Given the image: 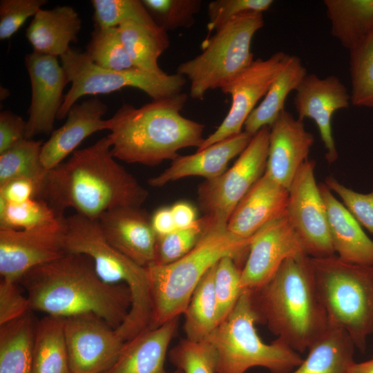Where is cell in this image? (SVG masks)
<instances>
[{"label": "cell", "instance_id": "15", "mask_svg": "<svg viewBox=\"0 0 373 373\" xmlns=\"http://www.w3.org/2000/svg\"><path fill=\"white\" fill-rule=\"evenodd\" d=\"M64 219L57 224L33 229H0L1 279L18 283L30 270L67 254Z\"/></svg>", "mask_w": 373, "mask_h": 373}, {"label": "cell", "instance_id": "27", "mask_svg": "<svg viewBox=\"0 0 373 373\" xmlns=\"http://www.w3.org/2000/svg\"><path fill=\"white\" fill-rule=\"evenodd\" d=\"M356 347L348 334L329 325L309 348L302 363L289 373H349Z\"/></svg>", "mask_w": 373, "mask_h": 373}, {"label": "cell", "instance_id": "47", "mask_svg": "<svg viewBox=\"0 0 373 373\" xmlns=\"http://www.w3.org/2000/svg\"><path fill=\"white\" fill-rule=\"evenodd\" d=\"M26 121L9 111L0 113V153L26 140Z\"/></svg>", "mask_w": 373, "mask_h": 373}, {"label": "cell", "instance_id": "39", "mask_svg": "<svg viewBox=\"0 0 373 373\" xmlns=\"http://www.w3.org/2000/svg\"><path fill=\"white\" fill-rule=\"evenodd\" d=\"M169 358L183 373H216L217 354L206 340H181L170 350Z\"/></svg>", "mask_w": 373, "mask_h": 373}, {"label": "cell", "instance_id": "43", "mask_svg": "<svg viewBox=\"0 0 373 373\" xmlns=\"http://www.w3.org/2000/svg\"><path fill=\"white\" fill-rule=\"evenodd\" d=\"M272 0H215L207 7L208 36L211 37L232 18L247 12L263 13L274 3Z\"/></svg>", "mask_w": 373, "mask_h": 373}, {"label": "cell", "instance_id": "40", "mask_svg": "<svg viewBox=\"0 0 373 373\" xmlns=\"http://www.w3.org/2000/svg\"><path fill=\"white\" fill-rule=\"evenodd\" d=\"M142 3L166 32L192 26L202 5L200 0H143Z\"/></svg>", "mask_w": 373, "mask_h": 373}, {"label": "cell", "instance_id": "10", "mask_svg": "<svg viewBox=\"0 0 373 373\" xmlns=\"http://www.w3.org/2000/svg\"><path fill=\"white\" fill-rule=\"evenodd\" d=\"M60 58L71 87L64 95L57 117L59 119H64L71 107L84 95L106 94L131 87L156 100L182 93L186 84V78L177 73L157 75L135 68L124 70L105 69L94 64L86 52L72 49Z\"/></svg>", "mask_w": 373, "mask_h": 373}, {"label": "cell", "instance_id": "34", "mask_svg": "<svg viewBox=\"0 0 373 373\" xmlns=\"http://www.w3.org/2000/svg\"><path fill=\"white\" fill-rule=\"evenodd\" d=\"M43 144L41 140L26 139L0 153V185L14 178H26L37 184L39 193L48 172L41 161Z\"/></svg>", "mask_w": 373, "mask_h": 373}, {"label": "cell", "instance_id": "30", "mask_svg": "<svg viewBox=\"0 0 373 373\" xmlns=\"http://www.w3.org/2000/svg\"><path fill=\"white\" fill-rule=\"evenodd\" d=\"M332 35L349 50L373 34V0H325Z\"/></svg>", "mask_w": 373, "mask_h": 373}, {"label": "cell", "instance_id": "37", "mask_svg": "<svg viewBox=\"0 0 373 373\" xmlns=\"http://www.w3.org/2000/svg\"><path fill=\"white\" fill-rule=\"evenodd\" d=\"M351 103L373 107V34L350 50Z\"/></svg>", "mask_w": 373, "mask_h": 373}, {"label": "cell", "instance_id": "33", "mask_svg": "<svg viewBox=\"0 0 373 373\" xmlns=\"http://www.w3.org/2000/svg\"><path fill=\"white\" fill-rule=\"evenodd\" d=\"M117 28L135 68L157 75L166 74L160 67L158 59L169 46L168 35H160L132 21L122 22Z\"/></svg>", "mask_w": 373, "mask_h": 373}, {"label": "cell", "instance_id": "26", "mask_svg": "<svg viewBox=\"0 0 373 373\" xmlns=\"http://www.w3.org/2000/svg\"><path fill=\"white\" fill-rule=\"evenodd\" d=\"M82 27L77 12L71 6L41 8L26 29V37L34 52L61 57L70 50V44L77 42Z\"/></svg>", "mask_w": 373, "mask_h": 373}, {"label": "cell", "instance_id": "35", "mask_svg": "<svg viewBox=\"0 0 373 373\" xmlns=\"http://www.w3.org/2000/svg\"><path fill=\"white\" fill-rule=\"evenodd\" d=\"M64 218L41 198L8 203L0 198V229H33L57 224Z\"/></svg>", "mask_w": 373, "mask_h": 373}, {"label": "cell", "instance_id": "51", "mask_svg": "<svg viewBox=\"0 0 373 373\" xmlns=\"http://www.w3.org/2000/svg\"><path fill=\"white\" fill-rule=\"evenodd\" d=\"M349 373H373V358L362 363L354 362Z\"/></svg>", "mask_w": 373, "mask_h": 373}, {"label": "cell", "instance_id": "8", "mask_svg": "<svg viewBox=\"0 0 373 373\" xmlns=\"http://www.w3.org/2000/svg\"><path fill=\"white\" fill-rule=\"evenodd\" d=\"M311 262L329 324L345 331L364 352L373 334V266L346 262L336 254Z\"/></svg>", "mask_w": 373, "mask_h": 373}, {"label": "cell", "instance_id": "3", "mask_svg": "<svg viewBox=\"0 0 373 373\" xmlns=\"http://www.w3.org/2000/svg\"><path fill=\"white\" fill-rule=\"evenodd\" d=\"M187 97L180 93L140 107L123 104L106 119L113 155L127 163L154 166L174 160L180 149H198L204 140V125L181 115Z\"/></svg>", "mask_w": 373, "mask_h": 373}, {"label": "cell", "instance_id": "46", "mask_svg": "<svg viewBox=\"0 0 373 373\" xmlns=\"http://www.w3.org/2000/svg\"><path fill=\"white\" fill-rule=\"evenodd\" d=\"M17 283L1 279L0 325L17 319L31 311L28 296L23 295Z\"/></svg>", "mask_w": 373, "mask_h": 373}, {"label": "cell", "instance_id": "12", "mask_svg": "<svg viewBox=\"0 0 373 373\" xmlns=\"http://www.w3.org/2000/svg\"><path fill=\"white\" fill-rule=\"evenodd\" d=\"M316 162L308 159L298 171L289 189L288 220L305 253L310 258L335 255L325 204L315 178Z\"/></svg>", "mask_w": 373, "mask_h": 373}, {"label": "cell", "instance_id": "18", "mask_svg": "<svg viewBox=\"0 0 373 373\" xmlns=\"http://www.w3.org/2000/svg\"><path fill=\"white\" fill-rule=\"evenodd\" d=\"M350 103L347 88L334 75L319 78L315 74H307L296 90L294 104L298 118L303 121L309 118L315 122L329 164L338 159L332 133V116L338 110L347 108Z\"/></svg>", "mask_w": 373, "mask_h": 373}, {"label": "cell", "instance_id": "1", "mask_svg": "<svg viewBox=\"0 0 373 373\" xmlns=\"http://www.w3.org/2000/svg\"><path fill=\"white\" fill-rule=\"evenodd\" d=\"M147 190L117 161L105 136L75 151L48 171L37 198L44 200L59 217L73 208L76 213L97 220L104 212L122 207H141Z\"/></svg>", "mask_w": 373, "mask_h": 373}, {"label": "cell", "instance_id": "36", "mask_svg": "<svg viewBox=\"0 0 373 373\" xmlns=\"http://www.w3.org/2000/svg\"><path fill=\"white\" fill-rule=\"evenodd\" d=\"M95 26L117 27L126 21H135L151 31L167 35L153 19L142 1L139 0H92Z\"/></svg>", "mask_w": 373, "mask_h": 373}, {"label": "cell", "instance_id": "50", "mask_svg": "<svg viewBox=\"0 0 373 373\" xmlns=\"http://www.w3.org/2000/svg\"><path fill=\"white\" fill-rule=\"evenodd\" d=\"M171 209L177 229L189 227L198 220L195 209L188 202H176Z\"/></svg>", "mask_w": 373, "mask_h": 373}, {"label": "cell", "instance_id": "38", "mask_svg": "<svg viewBox=\"0 0 373 373\" xmlns=\"http://www.w3.org/2000/svg\"><path fill=\"white\" fill-rule=\"evenodd\" d=\"M86 54L97 66L113 70L134 68L117 27L95 26Z\"/></svg>", "mask_w": 373, "mask_h": 373}, {"label": "cell", "instance_id": "23", "mask_svg": "<svg viewBox=\"0 0 373 373\" xmlns=\"http://www.w3.org/2000/svg\"><path fill=\"white\" fill-rule=\"evenodd\" d=\"M252 135L245 131L218 142L195 153L178 155L162 173L148 180L153 187L189 176H201L206 180L222 175L229 162L240 155L250 142Z\"/></svg>", "mask_w": 373, "mask_h": 373}, {"label": "cell", "instance_id": "32", "mask_svg": "<svg viewBox=\"0 0 373 373\" xmlns=\"http://www.w3.org/2000/svg\"><path fill=\"white\" fill-rule=\"evenodd\" d=\"M216 264L196 286L184 313L183 327L189 340L205 341L220 323L214 289Z\"/></svg>", "mask_w": 373, "mask_h": 373}, {"label": "cell", "instance_id": "7", "mask_svg": "<svg viewBox=\"0 0 373 373\" xmlns=\"http://www.w3.org/2000/svg\"><path fill=\"white\" fill-rule=\"evenodd\" d=\"M258 323L253 292L243 289L231 312L206 339L217 354L216 373H245L254 367L289 373L302 363L299 353L280 339L265 343L257 332Z\"/></svg>", "mask_w": 373, "mask_h": 373}, {"label": "cell", "instance_id": "49", "mask_svg": "<svg viewBox=\"0 0 373 373\" xmlns=\"http://www.w3.org/2000/svg\"><path fill=\"white\" fill-rule=\"evenodd\" d=\"M151 221L157 236L166 235L177 229L171 207H162L156 210Z\"/></svg>", "mask_w": 373, "mask_h": 373}, {"label": "cell", "instance_id": "4", "mask_svg": "<svg viewBox=\"0 0 373 373\" xmlns=\"http://www.w3.org/2000/svg\"><path fill=\"white\" fill-rule=\"evenodd\" d=\"M252 292L260 323L298 353L329 327L311 258L305 253L287 259L267 283Z\"/></svg>", "mask_w": 373, "mask_h": 373}, {"label": "cell", "instance_id": "24", "mask_svg": "<svg viewBox=\"0 0 373 373\" xmlns=\"http://www.w3.org/2000/svg\"><path fill=\"white\" fill-rule=\"evenodd\" d=\"M178 318L149 327L124 342L120 353L104 373H183L168 372L164 361L169 345L178 328Z\"/></svg>", "mask_w": 373, "mask_h": 373}, {"label": "cell", "instance_id": "31", "mask_svg": "<svg viewBox=\"0 0 373 373\" xmlns=\"http://www.w3.org/2000/svg\"><path fill=\"white\" fill-rule=\"evenodd\" d=\"M31 373H71L64 318L46 315L37 321Z\"/></svg>", "mask_w": 373, "mask_h": 373}, {"label": "cell", "instance_id": "13", "mask_svg": "<svg viewBox=\"0 0 373 373\" xmlns=\"http://www.w3.org/2000/svg\"><path fill=\"white\" fill-rule=\"evenodd\" d=\"M290 55L277 52L266 59H254L250 66L220 89L231 97L229 112L217 129L204 138L197 149L201 151L218 142L242 132V126L258 101L287 61Z\"/></svg>", "mask_w": 373, "mask_h": 373}, {"label": "cell", "instance_id": "44", "mask_svg": "<svg viewBox=\"0 0 373 373\" xmlns=\"http://www.w3.org/2000/svg\"><path fill=\"white\" fill-rule=\"evenodd\" d=\"M324 184L340 197L360 225L373 235V188L367 193H359L345 186L332 175L327 176Z\"/></svg>", "mask_w": 373, "mask_h": 373}, {"label": "cell", "instance_id": "5", "mask_svg": "<svg viewBox=\"0 0 373 373\" xmlns=\"http://www.w3.org/2000/svg\"><path fill=\"white\" fill-rule=\"evenodd\" d=\"M252 238L238 237L228 229L227 223L211 218L196 245L186 255L169 264L147 267L153 310L151 327L184 314L208 270L223 257L231 256L238 262L247 256Z\"/></svg>", "mask_w": 373, "mask_h": 373}, {"label": "cell", "instance_id": "9", "mask_svg": "<svg viewBox=\"0 0 373 373\" xmlns=\"http://www.w3.org/2000/svg\"><path fill=\"white\" fill-rule=\"evenodd\" d=\"M263 26L262 13H243L206 38L202 52L177 68V73L190 82V96L202 99L250 66L254 61L251 41Z\"/></svg>", "mask_w": 373, "mask_h": 373}, {"label": "cell", "instance_id": "22", "mask_svg": "<svg viewBox=\"0 0 373 373\" xmlns=\"http://www.w3.org/2000/svg\"><path fill=\"white\" fill-rule=\"evenodd\" d=\"M288 198L289 190L265 172L234 209L228 220V229L242 238L252 237L285 213Z\"/></svg>", "mask_w": 373, "mask_h": 373}, {"label": "cell", "instance_id": "48", "mask_svg": "<svg viewBox=\"0 0 373 373\" xmlns=\"http://www.w3.org/2000/svg\"><path fill=\"white\" fill-rule=\"evenodd\" d=\"M39 187L32 180L26 178H14L0 185V198L8 203H21L37 198Z\"/></svg>", "mask_w": 373, "mask_h": 373}, {"label": "cell", "instance_id": "11", "mask_svg": "<svg viewBox=\"0 0 373 373\" xmlns=\"http://www.w3.org/2000/svg\"><path fill=\"white\" fill-rule=\"evenodd\" d=\"M269 126L255 134L229 169L199 185L198 201L205 216L228 223L234 209L264 175L268 155Z\"/></svg>", "mask_w": 373, "mask_h": 373}, {"label": "cell", "instance_id": "19", "mask_svg": "<svg viewBox=\"0 0 373 373\" xmlns=\"http://www.w3.org/2000/svg\"><path fill=\"white\" fill-rule=\"evenodd\" d=\"M97 221L106 240L123 255L143 267L155 263L157 237L151 218L141 207L115 208Z\"/></svg>", "mask_w": 373, "mask_h": 373}, {"label": "cell", "instance_id": "21", "mask_svg": "<svg viewBox=\"0 0 373 373\" xmlns=\"http://www.w3.org/2000/svg\"><path fill=\"white\" fill-rule=\"evenodd\" d=\"M108 107L97 97L73 105L67 115L66 122L51 133L43 144L41 161L46 171H50L64 160L88 136L107 130L106 119H103Z\"/></svg>", "mask_w": 373, "mask_h": 373}, {"label": "cell", "instance_id": "14", "mask_svg": "<svg viewBox=\"0 0 373 373\" xmlns=\"http://www.w3.org/2000/svg\"><path fill=\"white\" fill-rule=\"evenodd\" d=\"M64 334L71 373H104L124 344L115 329L94 314L64 318Z\"/></svg>", "mask_w": 373, "mask_h": 373}, {"label": "cell", "instance_id": "17", "mask_svg": "<svg viewBox=\"0 0 373 373\" xmlns=\"http://www.w3.org/2000/svg\"><path fill=\"white\" fill-rule=\"evenodd\" d=\"M32 97L26 121V138L52 132L64 100L63 90L70 82L57 57L32 52L25 57Z\"/></svg>", "mask_w": 373, "mask_h": 373}, {"label": "cell", "instance_id": "42", "mask_svg": "<svg viewBox=\"0 0 373 373\" xmlns=\"http://www.w3.org/2000/svg\"><path fill=\"white\" fill-rule=\"evenodd\" d=\"M241 269L231 256L223 257L216 264L214 289L220 323L231 312L242 293Z\"/></svg>", "mask_w": 373, "mask_h": 373}, {"label": "cell", "instance_id": "29", "mask_svg": "<svg viewBox=\"0 0 373 373\" xmlns=\"http://www.w3.org/2000/svg\"><path fill=\"white\" fill-rule=\"evenodd\" d=\"M37 323L31 310L0 325V373H31Z\"/></svg>", "mask_w": 373, "mask_h": 373}, {"label": "cell", "instance_id": "45", "mask_svg": "<svg viewBox=\"0 0 373 373\" xmlns=\"http://www.w3.org/2000/svg\"><path fill=\"white\" fill-rule=\"evenodd\" d=\"M46 0H1L0 1V39L10 38L25 21L46 4Z\"/></svg>", "mask_w": 373, "mask_h": 373}, {"label": "cell", "instance_id": "25", "mask_svg": "<svg viewBox=\"0 0 373 373\" xmlns=\"http://www.w3.org/2000/svg\"><path fill=\"white\" fill-rule=\"evenodd\" d=\"M325 204L329 232L336 256L356 265L373 266V240L360 224L324 184H318Z\"/></svg>", "mask_w": 373, "mask_h": 373}, {"label": "cell", "instance_id": "20", "mask_svg": "<svg viewBox=\"0 0 373 373\" xmlns=\"http://www.w3.org/2000/svg\"><path fill=\"white\" fill-rule=\"evenodd\" d=\"M314 142L303 121L284 110L269 126L265 173L289 190L298 171L308 160Z\"/></svg>", "mask_w": 373, "mask_h": 373}, {"label": "cell", "instance_id": "28", "mask_svg": "<svg viewBox=\"0 0 373 373\" xmlns=\"http://www.w3.org/2000/svg\"><path fill=\"white\" fill-rule=\"evenodd\" d=\"M307 74L300 59L290 55L262 101L247 117L244 131L254 136L264 126H270L285 110V102L289 94L292 90L296 91Z\"/></svg>", "mask_w": 373, "mask_h": 373}, {"label": "cell", "instance_id": "41", "mask_svg": "<svg viewBox=\"0 0 373 373\" xmlns=\"http://www.w3.org/2000/svg\"><path fill=\"white\" fill-rule=\"evenodd\" d=\"M210 220V217L204 215L189 227L177 229L166 235L157 236L155 264H169L186 255L196 245Z\"/></svg>", "mask_w": 373, "mask_h": 373}, {"label": "cell", "instance_id": "16", "mask_svg": "<svg viewBox=\"0 0 373 373\" xmlns=\"http://www.w3.org/2000/svg\"><path fill=\"white\" fill-rule=\"evenodd\" d=\"M305 253L286 212L252 238L241 269L240 287L256 291L267 283L288 258Z\"/></svg>", "mask_w": 373, "mask_h": 373}, {"label": "cell", "instance_id": "2", "mask_svg": "<svg viewBox=\"0 0 373 373\" xmlns=\"http://www.w3.org/2000/svg\"><path fill=\"white\" fill-rule=\"evenodd\" d=\"M24 286L32 311L67 318L94 314L117 329L126 319L131 295L124 284H108L87 256L68 252L35 267L19 281Z\"/></svg>", "mask_w": 373, "mask_h": 373}, {"label": "cell", "instance_id": "6", "mask_svg": "<svg viewBox=\"0 0 373 373\" xmlns=\"http://www.w3.org/2000/svg\"><path fill=\"white\" fill-rule=\"evenodd\" d=\"M64 234L68 252L88 256L104 282L124 284L130 290L131 306L126 319L116 329L119 336L126 341L151 327L153 310L148 269L140 266L111 245L97 220L78 213L66 217Z\"/></svg>", "mask_w": 373, "mask_h": 373}]
</instances>
